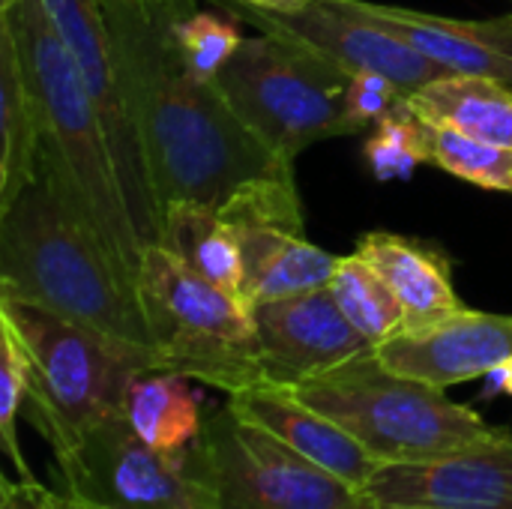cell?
Wrapping results in <instances>:
<instances>
[{
  "mask_svg": "<svg viewBox=\"0 0 512 509\" xmlns=\"http://www.w3.org/2000/svg\"><path fill=\"white\" fill-rule=\"evenodd\" d=\"M102 9L159 219L180 204L222 213L255 183L294 174V162L246 129L222 87L186 66L174 24L195 0H102Z\"/></svg>",
  "mask_w": 512,
  "mask_h": 509,
  "instance_id": "1",
  "label": "cell"
},
{
  "mask_svg": "<svg viewBox=\"0 0 512 509\" xmlns=\"http://www.w3.org/2000/svg\"><path fill=\"white\" fill-rule=\"evenodd\" d=\"M0 297L36 303L156 360L138 282L105 246L45 144L33 177L0 207Z\"/></svg>",
  "mask_w": 512,
  "mask_h": 509,
  "instance_id": "2",
  "label": "cell"
},
{
  "mask_svg": "<svg viewBox=\"0 0 512 509\" xmlns=\"http://www.w3.org/2000/svg\"><path fill=\"white\" fill-rule=\"evenodd\" d=\"M0 18L15 36L33 90L42 120V144L60 162L75 201L84 207L105 246L138 282L144 240L129 213L99 108L75 57L57 36L42 0H15Z\"/></svg>",
  "mask_w": 512,
  "mask_h": 509,
  "instance_id": "3",
  "label": "cell"
},
{
  "mask_svg": "<svg viewBox=\"0 0 512 509\" xmlns=\"http://www.w3.org/2000/svg\"><path fill=\"white\" fill-rule=\"evenodd\" d=\"M291 393L339 423L381 465L432 459L512 435L447 399L441 387L393 372L378 348L303 381Z\"/></svg>",
  "mask_w": 512,
  "mask_h": 509,
  "instance_id": "4",
  "label": "cell"
},
{
  "mask_svg": "<svg viewBox=\"0 0 512 509\" xmlns=\"http://www.w3.org/2000/svg\"><path fill=\"white\" fill-rule=\"evenodd\" d=\"M0 318L12 324L30 357V390L24 405L54 456L66 453L102 420L123 414L135 378L156 372L150 354L120 345L36 303L0 297Z\"/></svg>",
  "mask_w": 512,
  "mask_h": 509,
  "instance_id": "5",
  "label": "cell"
},
{
  "mask_svg": "<svg viewBox=\"0 0 512 509\" xmlns=\"http://www.w3.org/2000/svg\"><path fill=\"white\" fill-rule=\"evenodd\" d=\"M138 294L159 372H174L228 396L264 384L252 309L198 276L162 243L141 252Z\"/></svg>",
  "mask_w": 512,
  "mask_h": 509,
  "instance_id": "6",
  "label": "cell"
},
{
  "mask_svg": "<svg viewBox=\"0 0 512 509\" xmlns=\"http://www.w3.org/2000/svg\"><path fill=\"white\" fill-rule=\"evenodd\" d=\"M348 81L333 60L276 27L243 36L216 78L246 129L285 162L318 141L357 132L345 105Z\"/></svg>",
  "mask_w": 512,
  "mask_h": 509,
  "instance_id": "7",
  "label": "cell"
},
{
  "mask_svg": "<svg viewBox=\"0 0 512 509\" xmlns=\"http://www.w3.org/2000/svg\"><path fill=\"white\" fill-rule=\"evenodd\" d=\"M195 453L219 509H354L363 501L354 486L240 420L231 405L204 420Z\"/></svg>",
  "mask_w": 512,
  "mask_h": 509,
  "instance_id": "8",
  "label": "cell"
},
{
  "mask_svg": "<svg viewBox=\"0 0 512 509\" xmlns=\"http://www.w3.org/2000/svg\"><path fill=\"white\" fill-rule=\"evenodd\" d=\"M66 492L96 509H219L195 447L165 456L114 414L54 456Z\"/></svg>",
  "mask_w": 512,
  "mask_h": 509,
  "instance_id": "9",
  "label": "cell"
},
{
  "mask_svg": "<svg viewBox=\"0 0 512 509\" xmlns=\"http://www.w3.org/2000/svg\"><path fill=\"white\" fill-rule=\"evenodd\" d=\"M42 6H45L57 36L75 57L81 78L99 108L135 228H138L144 246L159 243L156 198H153V186H150L147 165L141 156L138 132L129 117L126 93L120 84L114 42H111L102 0H42Z\"/></svg>",
  "mask_w": 512,
  "mask_h": 509,
  "instance_id": "10",
  "label": "cell"
},
{
  "mask_svg": "<svg viewBox=\"0 0 512 509\" xmlns=\"http://www.w3.org/2000/svg\"><path fill=\"white\" fill-rule=\"evenodd\" d=\"M240 12L258 27H276L303 39L327 60H333L345 75L372 72L396 81L405 99L435 78L450 75L378 18L366 15L357 0H315L312 6L291 15L258 12L249 6H240Z\"/></svg>",
  "mask_w": 512,
  "mask_h": 509,
  "instance_id": "11",
  "label": "cell"
},
{
  "mask_svg": "<svg viewBox=\"0 0 512 509\" xmlns=\"http://www.w3.org/2000/svg\"><path fill=\"white\" fill-rule=\"evenodd\" d=\"M408 509H512V435L417 462H384L360 492Z\"/></svg>",
  "mask_w": 512,
  "mask_h": 509,
  "instance_id": "12",
  "label": "cell"
},
{
  "mask_svg": "<svg viewBox=\"0 0 512 509\" xmlns=\"http://www.w3.org/2000/svg\"><path fill=\"white\" fill-rule=\"evenodd\" d=\"M252 318L264 384L285 390L375 348L348 321L330 288L261 303L252 309Z\"/></svg>",
  "mask_w": 512,
  "mask_h": 509,
  "instance_id": "13",
  "label": "cell"
},
{
  "mask_svg": "<svg viewBox=\"0 0 512 509\" xmlns=\"http://www.w3.org/2000/svg\"><path fill=\"white\" fill-rule=\"evenodd\" d=\"M381 360L432 387H456L486 378L512 357V315L462 309L438 324L402 330L378 345Z\"/></svg>",
  "mask_w": 512,
  "mask_h": 509,
  "instance_id": "14",
  "label": "cell"
},
{
  "mask_svg": "<svg viewBox=\"0 0 512 509\" xmlns=\"http://www.w3.org/2000/svg\"><path fill=\"white\" fill-rule=\"evenodd\" d=\"M228 405L240 420L270 432L285 447H291L303 459L315 462L318 468L330 471L333 477L354 486L357 492H363V486L372 480V474L381 465L339 423H333L321 411L309 408L285 387L255 384L249 390L228 396Z\"/></svg>",
  "mask_w": 512,
  "mask_h": 509,
  "instance_id": "15",
  "label": "cell"
},
{
  "mask_svg": "<svg viewBox=\"0 0 512 509\" xmlns=\"http://www.w3.org/2000/svg\"><path fill=\"white\" fill-rule=\"evenodd\" d=\"M357 6L447 72L512 84V12L498 18H450L372 0H357Z\"/></svg>",
  "mask_w": 512,
  "mask_h": 509,
  "instance_id": "16",
  "label": "cell"
},
{
  "mask_svg": "<svg viewBox=\"0 0 512 509\" xmlns=\"http://www.w3.org/2000/svg\"><path fill=\"white\" fill-rule=\"evenodd\" d=\"M231 225L237 228L243 246L246 276L240 300L249 309L270 300L330 288L342 255H330L309 243L303 228L270 219H240Z\"/></svg>",
  "mask_w": 512,
  "mask_h": 509,
  "instance_id": "17",
  "label": "cell"
},
{
  "mask_svg": "<svg viewBox=\"0 0 512 509\" xmlns=\"http://www.w3.org/2000/svg\"><path fill=\"white\" fill-rule=\"evenodd\" d=\"M354 252H360L399 297L405 330H420L468 309L456 294L453 264L435 243L393 231H369L357 240Z\"/></svg>",
  "mask_w": 512,
  "mask_h": 509,
  "instance_id": "18",
  "label": "cell"
},
{
  "mask_svg": "<svg viewBox=\"0 0 512 509\" xmlns=\"http://www.w3.org/2000/svg\"><path fill=\"white\" fill-rule=\"evenodd\" d=\"M426 123H447L474 138L512 147V84L483 75H441L402 99Z\"/></svg>",
  "mask_w": 512,
  "mask_h": 509,
  "instance_id": "19",
  "label": "cell"
},
{
  "mask_svg": "<svg viewBox=\"0 0 512 509\" xmlns=\"http://www.w3.org/2000/svg\"><path fill=\"white\" fill-rule=\"evenodd\" d=\"M42 147V120L27 84L15 36L0 18V207L33 177Z\"/></svg>",
  "mask_w": 512,
  "mask_h": 509,
  "instance_id": "20",
  "label": "cell"
},
{
  "mask_svg": "<svg viewBox=\"0 0 512 509\" xmlns=\"http://www.w3.org/2000/svg\"><path fill=\"white\" fill-rule=\"evenodd\" d=\"M159 243L198 276L240 297L246 276L243 246L237 228L222 213L195 204L171 207L159 219Z\"/></svg>",
  "mask_w": 512,
  "mask_h": 509,
  "instance_id": "21",
  "label": "cell"
},
{
  "mask_svg": "<svg viewBox=\"0 0 512 509\" xmlns=\"http://www.w3.org/2000/svg\"><path fill=\"white\" fill-rule=\"evenodd\" d=\"M126 420L147 447L165 456H183L195 447L204 429L201 393L192 387V378L144 372L129 390Z\"/></svg>",
  "mask_w": 512,
  "mask_h": 509,
  "instance_id": "22",
  "label": "cell"
},
{
  "mask_svg": "<svg viewBox=\"0 0 512 509\" xmlns=\"http://www.w3.org/2000/svg\"><path fill=\"white\" fill-rule=\"evenodd\" d=\"M330 291L348 321L378 348L405 330V309L387 279L360 255H342Z\"/></svg>",
  "mask_w": 512,
  "mask_h": 509,
  "instance_id": "23",
  "label": "cell"
},
{
  "mask_svg": "<svg viewBox=\"0 0 512 509\" xmlns=\"http://www.w3.org/2000/svg\"><path fill=\"white\" fill-rule=\"evenodd\" d=\"M432 141V165L489 192L512 195V147L474 138L447 123H426Z\"/></svg>",
  "mask_w": 512,
  "mask_h": 509,
  "instance_id": "24",
  "label": "cell"
},
{
  "mask_svg": "<svg viewBox=\"0 0 512 509\" xmlns=\"http://www.w3.org/2000/svg\"><path fill=\"white\" fill-rule=\"evenodd\" d=\"M366 165L378 180H408L417 165L432 162L429 126L405 102L375 123L363 147Z\"/></svg>",
  "mask_w": 512,
  "mask_h": 509,
  "instance_id": "25",
  "label": "cell"
},
{
  "mask_svg": "<svg viewBox=\"0 0 512 509\" xmlns=\"http://www.w3.org/2000/svg\"><path fill=\"white\" fill-rule=\"evenodd\" d=\"M174 33L186 66L204 81H216L243 42V33L234 18H225L219 12H198V9L180 15Z\"/></svg>",
  "mask_w": 512,
  "mask_h": 509,
  "instance_id": "26",
  "label": "cell"
},
{
  "mask_svg": "<svg viewBox=\"0 0 512 509\" xmlns=\"http://www.w3.org/2000/svg\"><path fill=\"white\" fill-rule=\"evenodd\" d=\"M0 345H3V363H0V447L6 453V459L15 465V471L21 474V480L36 483V477L27 468V459L21 456L18 447V414L24 411L27 402V390H30V357L18 339V333L12 330L9 321L0 318Z\"/></svg>",
  "mask_w": 512,
  "mask_h": 509,
  "instance_id": "27",
  "label": "cell"
},
{
  "mask_svg": "<svg viewBox=\"0 0 512 509\" xmlns=\"http://www.w3.org/2000/svg\"><path fill=\"white\" fill-rule=\"evenodd\" d=\"M402 99H405V93L399 90L396 81H390V78H384V75L363 72V75H351L345 105H348L351 123H354L357 132H360V129H366V126H375V123H378L384 114H390Z\"/></svg>",
  "mask_w": 512,
  "mask_h": 509,
  "instance_id": "28",
  "label": "cell"
},
{
  "mask_svg": "<svg viewBox=\"0 0 512 509\" xmlns=\"http://www.w3.org/2000/svg\"><path fill=\"white\" fill-rule=\"evenodd\" d=\"M3 489V507L0 509H81V504L66 492V495H57L51 489H45L39 480L36 483H12L3 477L0 483Z\"/></svg>",
  "mask_w": 512,
  "mask_h": 509,
  "instance_id": "29",
  "label": "cell"
},
{
  "mask_svg": "<svg viewBox=\"0 0 512 509\" xmlns=\"http://www.w3.org/2000/svg\"><path fill=\"white\" fill-rule=\"evenodd\" d=\"M237 6H249V9H258V12H273V15H291V12H300L306 6H312L315 0H231Z\"/></svg>",
  "mask_w": 512,
  "mask_h": 509,
  "instance_id": "30",
  "label": "cell"
},
{
  "mask_svg": "<svg viewBox=\"0 0 512 509\" xmlns=\"http://www.w3.org/2000/svg\"><path fill=\"white\" fill-rule=\"evenodd\" d=\"M483 381H486V390H483L486 399H492V396H512V357L507 363L495 366Z\"/></svg>",
  "mask_w": 512,
  "mask_h": 509,
  "instance_id": "31",
  "label": "cell"
},
{
  "mask_svg": "<svg viewBox=\"0 0 512 509\" xmlns=\"http://www.w3.org/2000/svg\"><path fill=\"white\" fill-rule=\"evenodd\" d=\"M354 509H408V507H378V504H369V501L363 498V501H360Z\"/></svg>",
  "mask_w": 512,
  "mask_h": 509,
  "instance_id": "32",
  "label": "cell"
},
{
  "mask_svg": "<svg viewBox=\"0 0 512 509\" xmlns=\"http://www.w3.org/2000/svg\"><path fill=\"white\" fill-rule=\"evenodd\" d=\"M12 3H15V0H0V12H3V9H9Z\"/></svg>",
  "mask_w": 512,
  "mask_h": 509,
  "instance_id": "33",
  "label": "cell"
},
{
  "mask_svg": "<svg viewBox=\"0 0 512 509\" xmlns=\"http://www.w3.org/2000/svg\"><path fill=\"white\" fill-rule=\"evenodd\" d=\"M78 504H81V501H78ZM81 509H96V507H87V504H81Z\"/></svg>",
  "mask_w": 512,
  "mask_h": 509,
  "instance_id": "34",
  "label": "cell"
}]
</instances>
